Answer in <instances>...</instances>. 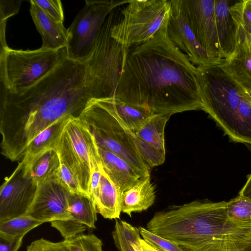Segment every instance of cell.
I'll return each instance as SVG.
<instances>
[{
  "mask_svg": "<svg viewBox=\"0 0 251 251\" xmlns=\"http://www.w3.org/2000/svg\"><path fill=\"white\" fill-rule=\"evenodd\" d=\"M140 242L143 251H158L148 244L143 239H141Z\"/></svg>",
  "mask_w": 251,
  "mask_h": 251,
  "instance_id": "cell-38",
  "label": "cell"
},
{
  "mask_svg": "<svg viewBox=\"0 0 251 251\" xmlns=\"http://www.w3.org/2000/svg\"><path fill=\"white\" fill-rule=\"evenodd\" d=\"M68 220L50 223L51 226L60 232L64 240L81 234L87 228H96L98 213L89 196L71 193L68 200Z\"/></svg>",
  "mask_w": 251,
  "mask_h": 251,
  "instance_id": "cell-17",
  "label": "cell"
},
{
  "mask_svg": "<svg viewBox=\"0 0 251 251\" xmlns=\"http://www.w3.org/2000/svg\"><path fill=\"white\" fill-rule=\"evenodd\" d=\"M25 172L38 185L56 176L60 160L55 149L45 150L30 158L24 157Z\"/></svg>",
  "mask_w": 251,
  "mask_h": 251,
  "instance_id": "cell-23",
  "label": "cell"
},
{
  "mask_svg": "<svg viewBox=\"0 0 251 251\" xmlns=\"http://www.w3.org/2000/svg\"><path fill=\"white\" fill-rule=\"evenodd\" d=\"M22 0H0V48L7 47L5 40V28L7 19L16 14Z\"/></svg>",
  "mask_w": 251,
  "mask_h": 251,
  "instance_id": "cell-31",
  "label": "cell"
},
{
  "mask_svg": "<svg viewBox=\"0 0 251 251\" xmlns=\"http://www.w3.org/2000/svg\"><path fill=\"white\" fill-rule=\"evenodd\" d=\"M167 29L171 40L194 65L221 62L212 58L197 42L189 24L182 0H171Z\"/></svg>",
  "mask_w": 251,
  "mask_h": 251,
  "instance_id": "cell-12",
  "label": "cell"
},
{
  "mask_svg": "<svg viewBox=\"0 0 251 251\" xmlns=\"http://www.w3.org/2000/svg\"><path fill=\"white\" fill-rule=\"evenodd\" d=\"M44 223L28 215H24L0 223V238L6 243L19 240L30 230Z\"/></svg>",
  "mask_w": 251,
  "mask_h": 251,
  "instance_id": "cell-25",
  "label": "cell"
},
{
  "mask_svg": "<svg viewBox=\"0 0 251 251\" xmlns=\"http://www.w3.org/2000/svg\"><path fill=\"white\" fill-rule=\"evenodd\" d=\"M23 238L13 243H0V251H18L22 245Z\"/></svg>",
  "mask_w": 251,
  "mask_h": 251,
  "instance_id": "cell-36",
  "label": "cell"
},
{
  "mask_svg": "<svg viewBox=\"0 0 251 251\" xmlns=\"http://www.w3.org/2000/svg\"><path fill=\"white\" fill-rule=\"evenodd\" d=\"M30 3V13L41 36L42 47L51 50L66 48L69 34L63 23L54 20L31 0Z\"/></svg>",
  "mask_w": 251,
  "mask_h": 251,
  "instance_id": "cell-19",
  "label": "cell"
},
{
  "mask_svg": "<svg viewBox=\"0 0 251 251\" xmlns=\"http://www.w3.org/2000/svg\"><path fill=\"white\" fill-rule=\"evenodd\" d=\"M202 110L233 141L251 145V99L219 63L197 66Z\"/></svg>",
  "mask_w": 251,
  "mask_h": 251,
  "instance_id": "cell-3",
  "label": "cell"
},
{
  "mask_svg": "<svg viewBox=\"0 0 251 251\" xmlns=\"http://www.w3.org/2000/svg\"><path fill=\"white\" fill-rule=\"evenodd\" d=\"M55 149L60 159L75 176L82 192L90 197L93 173L102 164L98 145L88 126L78 117H71Z\"/></svg>",
  "mask_w": 251,
  "mask_h": 251,
  "instance_id": "cell-7",
  "label": "cell"
},
{
  "mask_svg": "<svg viewBox=\"0 0 251 251\" xmlns=\"http://www.w3.org/2000/svg\"><path fill=\"white\" fill-rule=\"evenodd\" d=\"M191 30L200 45L222 61L214 11V0H182Z\"/></svg>",
  "mask_w": 251,
  "mask_h": 251,
  "instance_id": "cell-11",
  "label": "cell"
},
{
  "mask_svg": "<svg viewBox=\"0 0 251 251\" xmlns=\"http://www.w3.org/2000/svg\"><path fill=\"white\" fill-rule=\"evenodd\" d=\"M247 41L249 49L251 52V37L248 40H247Z\"/></svg>",
  "mask_w": 251,
  "mask_h": 251,
  "instance_id": "cell-39",
  "label": "cell"
},
{
  "mask_svg": "<svg viewBox=\"0 0 251 251\" xmlns=\"http://www.w3.org/2000/svg\"><path fill=\"white\" fill-rule=\"evenodd\" d=\"M126 125L134 132L149 117L154 114L148 109L129 104L115 99H108Z\"/></svg>",
  "mask_w": 251,
  "mask_h": 251,
  "instance_id": "cell-27",
  "label": "cell"
},
{
  "mask_svg": "<svg viewBox=\"0 0 251 251\" xmlns=\"http://www.w3.org/2000/svg\"><path fill=\"white\" fill-rule=\"evenodd\" d=\"M170 11L171 0H129L111 36L128 48L145 43L167 25Z\"/></svg>",
  "mask_w": 251,
  "mask_h": 251,
  "instance_id": "cell-8",
  "label": "cell"
},
{
  "mask_svg": "<svg viewBox=\"0 0 251 251\" xmlns=\"http://www.w3.org/2000/svg\"><path fill=\"white\" fill-rule=\"evenodd\" d=\"M71 192L56 176L38 185L34 201L26 215L45 223L70 218L68 200Z\"/></svg>",
  "mask_w": 251,
  "mask_h": 251,
  "instance_id": "cell-13",
  "label": "cell"
},
{
  "mask_svg": "<svg viewBox=\"0 0 251 251\" xmlns=\"http://www.w3.org/2000/svg\"><path fill=\"white\" fill-rule=\"evenodd\" d=\"M227 215L231 221L251 224V200L238 195L226 202Z\"/></svg>",
  "mask_w": 251,
  "mask_h": 251,
  "instance_id": "cell-28",
  "label": "cell"
},
{
  "mask_svg": "<svg viewBox=\"0 0 251 251\" xmlns=\"http://www.w3.org/2000/svg\"><path fill=\"white\" fill-rule=\"evenodd\" d=\"M55 21L63 23L64 12L59 0H31Z\"/></svg>",
  "mask_w": 251,
  "mask_h": 251,
  "instance_id": "cell-32",
  "label": "cell"
},
{
  "mask_svg": "<svg viewBox=\"0 0 251 251\" xmlns=\"http://www.w3.org/2000/svg\"><path fill=\"white\" fill-rule=\"evenodd\" d=\"M90 197L97 213L104 218L120 219L122 192L110 179L103 168L97 187L91 190Z\"/></svg>",
  "mask_w": 251,
  "mask_h": 251,
  "instance_id": "cell-18",
  "label": "cell"
},
{
  "mask_svg": "<svg viewBox=\"0 0 251 251\" xmlns=\"http://www.w3.org/2000/svg\"><path fill=\"white\" fill-rule=\"evenodd\" d=\"M186 251H251V224L227 216L199 245Z\"/></svg>",
  "mask_w": 251,
  "mask_h": 251,
  "instance_id": "cell-15",
  "label": "cell"
},
{
  "mask_svg": "<svg viewBox=\"0 0 251 251\" xmlns=\"http://www.w3.org/2000/svg\"><path fill=\"white\" fill-rule=\"evenodd\" d=\"M155 199V186L151 176H141L122 191V212L131 217L132 213L151 207Z\"/></svg>",
  "mask_w": 251,
  "mask_h": 251,
  "instance_id": "cell-20",
  "label": "cell"
},
{
  "mask_svg": "<svg viewBox=\"0 0 251 251\" xmlns=\"http://www.w3.org/2000/svg\"><path fill=\"white\" fill-rule=\"evenodd\" d=\"M139 229L143 240L158 251H185L176 243L158 235L145 227L140 226Z\"/></svg>",
  "mask_w": 251,
  "mask_h": 251,
  "instance_id": "cell-30",
  "label": "cell"
},
{
  "mask_svg": "<svg viewBox=\"0 0 251 251\" xmlns=\"http://www.w3.org/2000/svg\"><path fill=\"white\" fill-rule=\"evenodd\" d=\"M114 11L106 19L92 52L85 62L86 82L92 99L114 98L128 48L111 34Z\"/></svg>",
  "mask_w": 251,
  "mask_h": 251,
  "instance_id": "cell-5",
  "label": "cell"
},
{
  "mask_svg": "<svg viewBox=\"0 0 251 251\" xmlns=\"http://www.w3.org/2000/svg\"><path fill=\"white\" fill-rule=\"evenodd\" d=\"M239 195L251 200V174L248 176L246 183L239 192Z\"/></svg>",
  "mask_w": 251,
  "mask_h": 251,
  "instance_id": "cell-37",
  "label": "cell"
},
{
  "mask_svg": "<svg viewBox=\"0 0 251 251\" xmlns=\"http://www.w3.org/2000/svg\"><path fill=\"white\" fill-rule=\"evenodd\" d=\"M247 93L248 94L249 97L251 99V91H246Z\"/></svg>",
  "mask_w": 251,
  "mask_h": 251,
  "instance_id": "cell-40",
  "label": "cell"
},
{
  "mask_svg": "<svg viewBox=\"0 0 251 251\" xmlns=\"http://www.w3.org/2000/svg\"><path fill=\"white\" fill-rule=\"evenodd\" d=\"M129 0H86L68 28L66 47L67 57L85 63L91 55L97 38L109 14Z\"/></svg>",
  "mask_w": 251,
  "mask_h": 251,
  "instance_id": "cell-9",
  "label": "cell"
},
{
  "mask_svg": "<svg viewBox=\"0 0 251 251\" xmlns=\"http://www.w3.org/2000/svg\"><path fill=\"white\" fill-rule=\"evenodd\" d=\"M93 134L98 146L128 163L141 176H150L151 167L137 149L138 139L119 116L109 99H92L78 117Z\"/></svg>",
  "mask_w": 251,
  "mask_h": 251,
  "instance_id": "cell-4",
  "label": "cell"
},
{
  "mask_svg": "<svg viewBox=\"0 0 251 251\" xmlns=\"http://www.w3.org/2000/svg\"><path fill=\"white\" fill-rule=\"evenodd\" d=\"M114 244L119 251H143L139 228L126 221L115 220L112 232Z\"/></svg>",
  "mask_w": 251,
  "mask_h": 251,
  "instance_id": "cell-26",
  "label": "cell"
},
{
  "mask_svg": "<svg viewBox=\"0 0 251 251\" xmlns=\"http://www.w3.org/2000/svg\"><path fill=\"white\" fill-rule=\"evenodd\" d=\"M98 149L103 170L121 192L141 177L132 166L117 155L99 146Z\"/></svg>",
  "mask_w": 251,
  "mask_h": 251,
  "instance_id": "cell-22",
  "label": "cell"
},
{
  "mask_svg": "<svg viewBox=\"0 0 251 251\" xmlns=\"http://www.w3.org/2000/svg\"><path fill=\"white\" fill-rule=\"evenodd\" d=\"M244 0H214L216 28L222 57L235 52L242 37L241 10Z\"/></svg>",
  "mask_w": 251,
  "mask_h": 251,
  "instance_id": "cell-14",
  "label": "cell"
},
{
  "mask_svg": "<svg viewBox=\"0 0 251 251\" xmlns=\"http://www.w3.org/2000/svg\"><path fill=\"white\" fill-rule=\"evenodd\" d=\"M67 57L66 48L34 50L8 48L0 52V86L16 92L26 89L43 78Z\"/></svg>",
  "mask_w": 251,
  "mask_h": 251,
  "instance_id": "cell-6",
  "label": "cell"
},
{
  "mask_svg": "<svg viewBox=\"0 0 251 251\" xmlns=\"http://www.w3.org/2000/svg\"><path fill=\"white\" fill-rule=\"evenodd\" d=\"M219 66L246 91H251V52L245 36L241 37L234 53Z\"/></svg>",
  "mask_w": 251,
  "mask_h": 251,
  "instance_id": "cell-21",
  "label": "cell"
},
{
  "mask_svg": "<svg viewBox=\"0 0 251 251\" xmlns=\"http://www.w3.org/2000/svg\"><path fill=\"white\" fill-rule=\"evenodd\" d=\"M38 184L25 172L23 160L0 188V223L26 215L35 197Z\"/></svg>",
  "mask_w": 251,
  "mask_h": 251,
  "instance_id": "cell-10",
  "label": "cell"
},
{
  "mask_svg": "<svg viewBox=\"0 0 251 251\" xmlns=\"http://www.w3.org/2000/svg\"><path fill=\"white\" fill-rule=\"evenodd\" d=\"M66 116L41 132L28 145L24 157L30 158L50 149H55L69 119Z\"/></svg>",
  "mask_w": 251,
  "mask_h": 251,
  "instance_id": "cell-24",
  "label": "cell"
},
{
  "mask_svg": "<svg viewBox=\"0 0 251 251\" xmlns=\"http://www.w3.org/2000/svg\"><path fill=\"white\" fill-rule=\"evenodd\" d=\"M69 251H103L101 240L93 234H80L64 240Z\"/></svg>",
  "mask_w": 251,
  "mask_h": 251,
  "instance_id": "cell-29",
  "label": "cell"
},
{
  "mask_svg": "<svg viewBox=\"0 0 251 251\" xmlns=\"http://www.w3.org/2000/svg\"><path fill=\"white\" fill-rule=\"evenodd\" d=\"M84 62L65 58L30 87L12 92L0 85L1 153L22 160L29 144L63 117H78L92 99Z\"/></svg>",
  "mask_w": 251,
  "mask_h": 251,
  "instance_id": "cell-1",
  "label": "cell"
},
{
  "mask_svg": "<svg viewBox=\"0 0 251 251\" xmlns=\"http://www.w3.org/2000/svg\"><path fill=\"white\" fill-rule=\"evenodd\" d=\"M167 25L128 49L112 99L153 114L202 110L197 66L171 40Z\"/></svg>",
  "mask_w": 251,
  "mask_h": 251,
  "instance_id": "cell-2",
  "label": "cell"
},
{
  "mask_svg": "<svg viewBox=\"0 0 251 251\" xmlns=\"http://www.w3.org/2000/svg\"><path fill=\"white\" fill-rule=\"evenodd\" d=\"M60 164L56 177L72 193L84 194L73 173L60 159Z\"/></svg>",
  "mask_w": 251,
  "mask_h": 251,
  "instance_id": "cell-33",
  "label": "cell"
},
{
  "mask_svg": "<svg viewBox=\"0 0 251 251\" xmlns=\"http://www.w3.org/2000/svg\"><path fill=\"white\" fill-rule=\"evenodd\" d=\"M170 114H154L134 131L139 139V153L151 168L162 164L165 160L164 130Z\"/></svg>",
  "mask_w": 251,
  "mask_h": 251,
  "instance_id": "cell-16",
  "label": "cell"
},
{
  "mask_svg": "<svg viewBox=\"0 0 251 251\" xmlns=\"http://www.w3.org/2000/svg\"><path fill=\"white\" fill-rule=\"evenodd\" d=\"M26 251H69L65 241L53 242L45 239L33 241L29 245Z\"/></svg>",
  "mask_w": 251,
  "mask_h": 251,
  "instance_id": "cell-34",
  "label": "cell"
},
{
  "mask_svg": "<svg viewBox=\"0 0 251 251\" xmlns=\"http://www.w3.org/2000/svg\"><path fill=\"white\" fill-rule=\"evenodd\" d=\"M241 31L248 40L251 37V0H244L241 10Z\"/></svg>",
  "mask_w": 251,
  "mask_h": 251,
  "instance_id": "cell-35",
  "label": "cell"
}]
</instances>
